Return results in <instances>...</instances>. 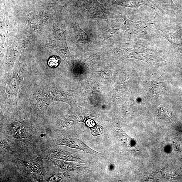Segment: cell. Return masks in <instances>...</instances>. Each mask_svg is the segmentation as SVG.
Masks as SVG:
<instances>
[{
	"mask_svg": "<svg viewBox=\"0 0 182 182\" xmlns=\"http://www.w3.org/2000/svg\"><path fill=\"white\" fill-rule=\"evenodd\" d=\"M56 145H65L69 147L83 150L94 155H99L98 152L94 150L79 139L74 136H60L56 141Z\"/></svg>",
	"mask_w": 182,
	"mask_h": 182,
	"instance_id": "cell-3",
	"label": "cell"
},
{
	"mask_svg": "<svg viewBox=\"0 0 182 182\" xmlns=\"http://www.w3.org/2000/svg\"><path fill=\"white\" fill-rule=\"evenodd\" d=\"M10 132L15 137L23 139L27 136V132L25 127L20 123H15L11 126Z\"/></svg>",
	"mask_w": 182,
	"mask_h": 182,
	"instance_id": "cell-7",
	"label": "cell"
},
{
	"mask_svg": "<svg viewBox=\"0 0 182 182\" xmlns=\"http://www.w3.org/2000/svg\"><path fill=\"white\" fill-rule=\"evenodd\" d=\"M47 153L49 156L54 159L67 161L83 162V160L76 154L58 148H52L49 149Z\"/></svg>",
	"mask_w": 182,
	"mask_h": 182,
	"instance_id": "cell-5",
	"label": "cell"
},
{
	"mask_svg": "<svg viewBox=\"0 0 182 182\" xmlns=\"http://www.w3.org/2000/svg\"><path fill=\"white\" fill-rule=\"evenodd\" d=\"M46 159L63 170L71 171L80 170L82 169L81 167L74 163L57 160L49 157H47Z\"/></svg>",
	"mask_w": 182,
	"mask_h": 182,
	"instance_id": "cell-6",
	"label": "cell"
},
{
	"mask_svg": "<svg viewBox=\"0 0 182 182\" xmlns=\"http://www.w3.org/2000/svg\"><path fill=\"white\" fill-rule=\"evenodd\" d=\"M19 161L27 173L31 175L38 181H41L45 174L44 162L41 157H37L31 160H20Z\"/></svg>",
	"mask_w": 182,
	"mask_h": 182,
	"instance_id": "cell-2",
	"label": "cell"
},
{
	"mask_svg": "<svg viewBox=\"0 0 182 182\" xmlns=\"http://www.w3.org/2000/svg\"><path fill=\"white\" fill-rule=\"evenodd\" d=\"M86 124L88 127H89L91 133L93 135H101L103 133V128L101 126H99L98 124H96L94 121L91 120H89L85 121Z\"/></svg>",
	"mask_w": 182,
	"mask_h": 182,
	"instance_id": "cell-8",
	"label": "cell"
},
{
	"mask_svg": "<svg viewBox=\"0 0 182 182\" xmlns=\"http://www.w3.org/2000/svg\"><path fill=\"white\" fill-rule=\"evenodd\" d=\"M116 130L118 134L120 135L123 142L125 143L127 145H129V147H131L132 139L123 132L122 129L118 127Z\"/></svg>",
	"mask_w": 182,
	"mask_h": 182,
	"instance_id": "cell-10",
	"label": "cell"
},
{
	"mask_svg": "<svg viewBox=\"0 0 182 182\" xmlns=\"http://www.w3.org/2000/svg\"><path fill=\"white\" fill-rule=\"evenodd\" d=\"M124 28L126 31L137 35L140 38H148L156 35L157 29L153 24L145 21L133 22L123 18Z\"/></svg>",
	"mask_w": 182,
	"mask_h": 182,
	"instance_id": "cell-1",
	"label": "cell"
},
{
	"mask_svg": "<svg viewBox=\"0 0 182 182\" xmlns=\"http://www.w3.org/2000/svg\"><path fill=\"white\" fill-rule=\"evenodd\" d=\"M83 6L86 9L88 15L92 17H106L109 13L104 6L96 0H87Z\"/></svg>",
	"mask_w": 182,
	"mask_h": 182,
	"instance_id": "cell-4",
	"label": "cell"
},
{
	"mask_svg": "<svg viewBox=\"0 0 182 182\" xmlns=\"http://www.w3.org/2000/svg\"><path fill=\"white\" fill-rule=\"evenodd\" d=\"M117 30V29L113 27H109L103 29L100 33V35L104 39H107L113 36Z\"/></svg>",
	"mask_w": 182,
	"mask_h": 182,
	"instance_id": "cell-9",
	"label": "cell"
},
{
	"mask_svg": "<svg viewBox=\"0 0 182 182\" xmlns=\"http://www.w3.org/2000/svg\"><path fill=\"white\" fill-rule=\"evenodd\" d=\"M60 62L59 58L56 56H53L49 60L48 65L51 68H56L58 66Z\"/></svg>",
	"mask_w": 182,
	"mask_h": 182,
	"instance_id": "cell-11",
	"label": "cell"
},
{
	"mask_svg": "<svg viewBox=\"0 0 182 182\" xmlns=\"http://www.w3.org/2000/svg\"><path fill=\"white\" fill-rule=\"evenodd\" d=\"M63 174H55L46 179L43 181L47 182H59L62 180V178L64 176Z\"/></svg>",
	"mask_w": 182,
	"mask_h": 182,
	"instance_id": "cell-12",
	"label": "cell"
}]
</instances>
